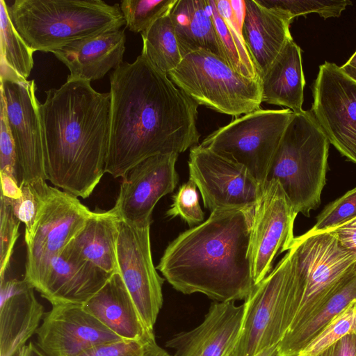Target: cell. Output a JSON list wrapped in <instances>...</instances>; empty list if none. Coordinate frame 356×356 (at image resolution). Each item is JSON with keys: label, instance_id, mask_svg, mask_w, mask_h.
Masks as SVG:
<instances>
[{"label": "cell", "instance_id": "83f0119b", "mask_svg": "<svg viewBox=\"0 0 356 356\" xmlns=\"http://www.w3.org/2000/svg\"><path fill=\"white\" fill-rule=\"evenodd\" d=\"M355 299H356V271L309 320L284 335L277 346L279 355L298 356L322 329Z\"/></svg>", "mask_w": 356, "mask_h": 356}, {"label": "cell", "instance_id": "4dcf8cb0", "mask_svg": "<svg viewBox=\"0 0 356 356\" xmlns=\"http://www.w3.org/2000/svg\"><path fill=\"white\" fill-rule=\"evenodd\" d=\"M350 334H356V299L335 316L298 356H318Z\"/></svg>", "mask_w": 356, "mask_h": 356}, {"label": "cell", "instance_id": "ac0fdd59", "mask_svg": "<svg viewBox=\"0 0 356 356\" xmlns=\"http://www.w3.org/2000/svg\"><path fill=\"white\" fill-rule=\"evenodd\" d=\"M245 304L213 302L196 327L172 336L165 346L172 356H234L241 332Z\"/></svg>", "mask_w": 356, "mask_h": 356}, {"label": "cell", "instance_id": "74e56055", "mask_svg": "<svg viewBox=\"0 0 356 356\" xmlns=\"http://www.w3.org/2000/svg\"><path fill=\"white\" fill-rule=\"evenodd\" d=\"M121 339L96 345L76 356H145L149 341Z\"/></svg>", "mask_w": 356, "mask_h": 356}, {"label": "cell", "instance_id": "60d3db41", "mask_svg": "<svg viewBox=\"0 0 356 356\" xmlns=\"http://www.w3.org/2000/svg\"><path fill=\"white\" fill-rule=\"evenodd\" d=\"M318 356H356V334L345 336Z\"/></svg>", "mask_w": 356, "mask_h": 356}, {"label": "cell", "instance_id": "7dc6e473", "mask_svg": "<svg viewBox=\"0 0 356 356\" xmlns=\"http://www.w3.org/2000/svg\"><path fill=\"white\" fill-rule=\"evenodd\" d=\"M254 356H280L277 346L265 349Z\"/></svg>", "mask_w": 356, "mask_h": 356}, {"label": "cell", "instance_id": "f546056e", "mask_svg": "<svg viewBox=\"0 0 356 356\" xmlns=\"http://www.w3.org/2000/svg\"><path fill=\"white\" fill-rule=\"evenodd\" d=\"M0 40L1 71H12L28 80L34 64V51L16 30L3 0H0Z\"/></svg>", "mask_w": 356, "mask_h": 356}, {"label": "cell", "instance_id": "4fadbf2b", "mask_svg": "<svg viewBox=\"0 0 356 356\" xmlns=\"http://www.w3.org/2000/svg\"><path fill=\"white\" fill-rule=\"evenodd\" d=\"M35 91L34 80H1V107L13 138L22 186L39 179L47 180L40 102Z\"/></svg>", "mask_w": 356, "mask_h": 356}, {"label": "cell", "instance_id": "30bf717a", "mask_svg": "<svg viewBox=\"0 0 356 356\" xmlns=\"http://www.w3.org/2000/svg\"><path fill=\"white\" fill-rule=\"evenodd\" d=\"M92 213L77 197L49 186L31 236L26 243L24 279L28 283L33 286L52 258L62 252Z\"/></svg>", "mask_w": 356, "mask_h": 356}, {"label": "cell", "instance_id": "d6986e66", "mask_svg": "<svg viewBox=\"0 0 356 356\" xmlns=\"http://www.w3.org/2000/svg\"><path fill=\"white\" fill-rule=\"evenodd\" d=\"M112 274L64 252L52 258L33 289L51 305H83Z\"/></svg>", "mask_w": 356, "mask_h": 356}, {"label": "cell", "instance_id": "5b68a950", "mask_svg": "<svg viewBox=\"0 0 356 356\" xmlns=\"http://www.w3.org/2000/svg\"><path fill=\"white\" fill-rule=\"evenodd\" d=\"M329 146L327 138L311 111L293 113L266 180L279 181L297 213L308 217L321 204Z\"/></svg>", "mask_w": 356, "mask_h": 356}, {"label": "cell", "instance_id": "f35d334b", "mask_svg": "<svg viewBox=\"0 0 356 356\" xmlns=\"http://www.w3.org/2000/svg\"><path fill=\"white\" fill-rule=\"evenodd\" d=\"M0 119V172L13 176L21 187L22 180L18 168L15 144L5 112L1 107Z\"/></svg>", "mask_w": 356, "mask_h": 356}, {"label": "cell", "instance_id": "b9f144b4", "mask_svg": "<svg viewBox=\"0 0 356 356\" xmlns=\"http://www.w3.org/2000/svg\"><path fill=\"white\" fill-rule=\"evenodd\" d=\"M1 195L11 200H17L22 195V188L16 179L7 173L1 172Z\"/></svg>", "mask_w": 356, "mask_h": 356}, {"label": "cell", "instance_id": "ab89813d", "mask_svg": "<svg viewBox=\"0 0 356 356\" xmlns=\"http://www.w3.org/2000/svg\"><path fill=\"white\" fill-rule=\"evenodd\" d=\"M341 244L356 253V217L332 229Z\"/></svg>", "mask_w": 356, "mask_h": 356}, {"label": "cell", "instance_id": "6da1fadb", "mask_svg": "<svg viewBox=\"0 0 356 356\" xmlns=\"http://www.w3.org/2000/svg\"><path fill=\"white\" fill-rule=\"evenodd\" d=\"M111 120L106 172L122 177L142 161L197 145L198 104L140 54L110 76Z\"/></svg>", "mask_w": 356, "mask_h": 356}, {"label": "cell", "instance_id": "3957f363", "mask_svg": "<svg viewBox=\"0 0 356 356\" xmlns=\"http://www.w3.org/2000/svg\"><path fill=\"white\" fill-rule=\"evenodd\" d=\"M252 210L211 212L169 243L156 269L184 294L200 293L218 302L245 300L254 286L249 257Z\"/></svg>", "mask_w": 356, "mask_h": 356}, {"label": "cell", "instance_id": "8d00e7d4", "mask_svg": "<svg viewBox=\"0 0 356 356\" xmlns=\"http://www.w3.org/2000/svg\"><path fill=\"white\" fill-rule=\"evenodd\" d=\"M356 217V187L327 204L307 232L313 234L332 229Z\"/></svg>", "mask_w": 356, "mask_h": 356}, {"label": "cell", "instance_id": "cb8c5ba5", "mask_svg": "<svg viewBox=\"0 0 356 356\" xmlns=\"http://www.w3.org/2000/svg\"><path fill=\"white\" fill-rule=\"evenodd\" d=\"M120 219L113 210L92 211L62 252L110 274L118 273L116 257Z\"/></svg>", "mask_w": 356, "mask_h": 356}, {"label": "cell", "instance_id": "d4e9b609", "mask_svg": "<svg viewBox=\"0 0 356 356\" xmlns=\"http://www.w3.org/2000/svg\"><path fill=\"white\" fill-rule=\"evenodd\" d=\"M305 85L301 49L291 38L261 76V102L301 112Z\"/></svg>", "mask_w": 356, "mask_h": 356}, {"label": "cell", "instance_id": "7402d4cb", "mask_svg": "<svg viewBox=\"0 0 356 356\" xmlns=\"http://www.w3.org/2000/svg\"><path fill=\"white\" fill-rule=\"evenodd\" d=\"M245 5L242 34L261 78L293 38L289 27L293 18L283 10L262 6L257 0H245Z\"/></svg>", "mask_w": 356, "mask_h": 356}, {"label": "cell", "instance_id": "44dd1931", "mask_svg": "<svg viewBox=\"0 0 356 356\" xmlns=\"http://www.w3.org/2000/svg\"><path fill=\"white\" fill-rule=\"evenodd\" d=\"M125 42L124 30L115 29L73 42L53 54L69 69L67 80L90 82L123 63Z\"/></svg>", "mask_w": 356, "mask_h": 356}, {"label": "cell", "instance_id": "8fae6325", "mask_svg": "<svg viewBox=\"0 0 356 356\" xmlns=\"http://www.w3.org/2000/svg\"><path fill=\"white\" fill-rule=\"evenodd\" d=\"M189 179L211 212L222 209L252 210L262 186L243 165L200 144L190 149Z\"/></svg>", "mask_w": 356, "mask_h": 356}, {"label": "cell", "instance_id": "ffe728a7", "mask_svg": "<svg viewBox=\"0 0 356 356\" xmlns=\"http://www.w3.org/2000/svg\"><path fill=\"white\" fill-rule=\"evenodd\" d=\"M0 288V356H15L36 334L45 312L24 279L5 278Z\"/></svg>", "mask_w": 356, "mask_h": 356}, {"label": "cell", "instance_id": "7bdbcfd3", "mask_svg": "<svg viewBox=\"0 0 356 356\" xmlns=\"http://www.w3.org/2000/svg\"><path fill=\"white\" fill-rule=\"evenodd\" d=\"M17 356H47L38 347L35 342L30 341L24 346L17 353Z\"/></svg>", "mask_w": 356, "mask_h": 356}, {"label": "cell", "instance_id": "603a6c76", "mask_svg": "<svg viewBox=\"0 0 356 356\" xmlns=\"http://www.w3.org/2000/svg\"><path fill=\"white\" fill-rule=\"evenodd\" d=\"M83 308L122 339L155 338L145 327L119 273L111 275Z\"/></svg>", "mask_w": 356, "mask_h": 356}, {"label": "cell", "instance_id": "e575fe53", "mask_svg": "<svg viewBox=\"0 0 356 356\" xmlns=\"http://www.w3.org/2000/svg\"><path fill=\"white\" fill-rule=\"evenodd\" d=\"M20 222L13 211L11 200L1 195L0 281L6 278L15 245L19 236Z\"/></svg>", "mask_w": 356, "mask_h": 356}, {"label": "cell", "instance_id": "9a60e30c", "mask_svg": "<svg viewBox=\"0 0 356 356\" xmlns=\"http://www.w3.org/2000/svg\"><path fill=\"white\" fill-rule=\"evenodd\" d=\"M312 113L330 143L356 163V81L337 65L319 66Z\"/></svg>", "mask_w": 356, "mask_h": 356}, {"label": "cell", "instance_id": "d6a6232c", "mask_svg": "<svg viewBox=\"0 0 356 356\" xmlns=\"http://www.w3.org/2000/svg\"><path fill=\"white\" fill-rule=\"evenodd\" d=\"M49 186L44 179L24 184L21 186V197L11 200L15 216L25 225V243H27L31 236Z\"/></svg>", "mask_w": 356, "mask_h": 356}, {"label": "cell", "instance_id": "7c38bea8", "mask_svg": "<svg viewBox=\"0 0 356 356\" xmlns=\"http://www.w3.org/2000/svg\"><path fill=\"white\" fill-rule=\"evenodd\" d=\"M297 215L279 181L266 180L253 208L250 226L249 257L254 285L272 271L277 255L289 249Z\"/></svg>", "mask_w": 356, "mask_h": 356}, {"label": "cell", "instance_id": "277c9868", "mask_svg": "<svg viewBox=\"0 0 356 356\" xmlns=\"http://www.w3.org/2000/svg\"><path fill=\"white\" fill-rule=\"evenodd\" d=\"M8 13L34 51L54 53L125 24L120 5L101 0H16L8 6Z\"/></svg>", "mask_w": 356, "mask_h": 356}, {"label": "cell", "instance_id": "52a82bcc", "mask_svg": "<svg viewBox=\"0 0 356 356\" xmlns=\"http://www.w3.org/2000/svg\"><path fill=\"white\" fill-rule=\"evenodd\" d=\"M168 76L198 105L216 112L238 118L261 108V80L243 76L211 51L186 54Z\"/></svg>", "mask_w": 356, "mask_h": 356}, {"label": "cell", "instance_id": "e0dca14e", "mask_svg": "<svg viewBox=\"0 0 356 356\" xmlns=\"http://www.w3.org/2000/svg\"><path fill=\"white\" fill-rule=\"evenodd\" d=\"M36 345L47 356H76L96 345L122 339L82 305H56L44 313Z\"/></svg>", "mask_w": 356, "mask_h": 356}, {"label": "cell", "instance_id": "ee69618b", "mask_svg": "<svg viewBox=\"0 0 356 356\" xmlns=\"http://www.w3.org/2000/svg\"><path fill=\"white\" fill-rule=\"evenodd\" d=\"M340 68L348 76L356 81V51Z\"/></svg>", "mask_w": 356, "mask_h": 356}, {"label": "cell", "instance_id": "484cf974", "mask_svg": "<svg viewBox=\"0 0 356 356\" xmlns=\"http://www.w3.org/2000/svg\"><path fill=\"white\" fill-rule=\"evenodd\" d=\"M170 15L183 58L192 51L204 49L227 61L208 0H178Z\"/></svg>", "mask_w": 356, "mask_h": 356}, {"label": "cell", "instance_id": "2e32d148", "mask_svg": "<svg viewBox=\"0 0 356 356\" xmlns=\"http://www.w3.org/2000/svg\"><path fill=\"white\" fill-rule=\"evenodd\" d=\"M179 154L150 156L131 168L122 177L113 207L120 220L130 225H151L153 210L159 200L175 189L179 175L175 164Z\"/></svg>", "mask_w": 356, "mask_h": 356}, {"label": "cell", "instance_id": "f1b7e54d", "mask_svg": "<svg viewBox=\"0 0 356 356\" xmlns=\"http://www.w3.org/2000/svg\"><path fill=\"white\" fill-rule=\"evenodd\" d=\"M170 14L156 20L141 33V54L167 75L179 65L183 58Z\"/></svg>", "mask_w": 356, "mask_h": 356}, {"label": "cell", "instance_id": "8992f818", "mask_svg": "<svg viewBox=\"0 0 356 356\" xmlns=\"http://www.w3.org/2000/svg\"><path fill=\"white\" fill-rule=\"evenodd\" d=\"M300 302L293 256L289 250L244 300V319L234 356H254L278 346Z\"/></svg>", "mask_w": 356, "mask_h": 356}, {"label": "cell", "instance_id": "bcb514c9", "mask_svg": "<svg viewBox=\"0 0 356 356\" xmlns=\"http://www.w3.org/2000/svg\"><path fill=\"white\" fill-rule=\"evenodd\" d=\"M145 356H172L164 349L159 346L155 339L149 341L147 345Z\"/></svg>", "mask_w": 356, "mask_h": 356}, {"label": "cell", "instance_id": "ba28073f", "mask_svg": "<svg viewBox=\"0 0 356 356\" xmlns=\"http://www.w3.org/2000/svg\"><path fill=\"white\" fill-rule=\"evenodd\" d=\"M289 250L302 296L285 334L309 320L356 271V253L343 247L329 230L295 237Z\"/></svg>", "mask_w": 356, "mask_h": 356}, {"label": "cell", "instance_id": "1f68e13d", "mask_svg": "<svg viewBox=\"0 0 356 356\" xmlns=\"http://www.w3.org/2000/svg\"><path fill=\"white\" fill-rule=\"evenodd\" d=\"M178 0H123L120 8L125 25L132 32L146 31L156 20L169 15Z\"/></svg>", "mask_w": 356, "mask_h": 356}, {"label": "cell", "instance_id": "f6af8a7d", "mask_svg": "<svg viewBox=\"0 0 356 356\" xmlns=\"http://www.w3.org/2000/svg\"><path fill=\"white\" fill-rule=\"evenodd\" d=\"M230 3L239 24L242 26L245 13V0H230Z\"/></svg>", "mask_w": 356, "mask_h": 356}, {"label": "cell", "instance_id": "836d02e7", "mask_svg": "<svg viewBox=\"0 0 356 356\" xmlns=\"http://www.w3.org/2000/svg\"><path fill=\"white\" fill-rule=\"evenodd\" d=\"M267 8H277L291 15L294 19L300 15L318 13L324 19L339 17L347 6L348 0H257Z\"/></svg>", "mask_w": 356, "mask_h": 356}, {"label": "cell", "instance_id": "d590c367", "mask_svg": "<svg viewBox=\"0 0 356 356\" xmlns=\"http://www.w3.org/2000/svg\"><path fill=\"white\" fill-rule=\"evenodd\" d=\"M195 183L191 179L182 184L172 196V203L166 211L169 218L180 217L190 227L204 220V213L199 202Z\"/></svg>", "mask_w": 356, "mask_h": 356}, {"label": "cell", "instance_id": "9c48e42d", "mask_svg": "<svg viewBox=\"0 0 356 356\" xmlns=\"http://www.w3.org/2000/svg\"><path fill=\"white\" fill-rule=\"evenodd\" d=\"M293 112L259 108L219 127L200 144L243 165L263 185Z\"/></svg>", "mask_w": 356, "mask_h": 356}, {"label": "cell", "instance_id": "7a4b0ae2", "mask_svg": "<svg viewBox=\"0 0 356 356\" xmlns=\"http://www.w3.org/2000/svg\"><path fill=\"white\" fill-rule=\"evenodd\" d=\"M40 103L47 180L75 197H89L106 172L110 93L90 82L67 80Z\"/></svg>", "mask_w": 356, "mask_h": 356}, {"label": "cell", "instance_id": "5bb4252c", "mask_svg": "<svg viewBox=\"0 0 356 356\" xmlns=\"http://www.w3.org/2000/svg\"><path fill=\"white\" fill-rule=\"evenodd\" d=\"M116 257L120 275L147 330L154 332L163 305L164 279L154 267L150 225L136 226L120 220Z\"/></svg>", "mask_w": 356, "mask_h": 356}, {"label": "cell", "instance_id": "4316f807", "mask_svg": "<svg viewBox=\"0 0 356 356\" xmlns=\"http://www.w3.org/2000/svg\"><path fill=\"white\" fill-rule=\"evenodd\" d=\"M211 17L229 64L240 74L261 80L230 0H208Z\"/></svg>", "mask_w": 356, "mask_h": 356}]
</instances>
